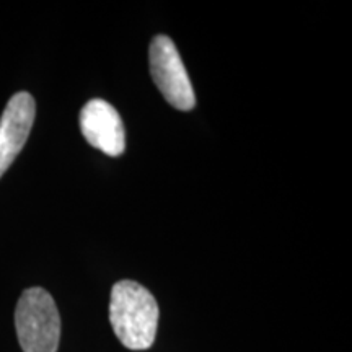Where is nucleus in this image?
I'll return each mask as SVG.
<instances>
[{
	"mask_svg": "<svg viewBox=\"0 0 352 352\" xmlns=\"http://www.w3.org/2000/svg\"><path fill=\"white\" fill-rule=\"evenodd\" d=\"M158 303L144 285L134 280L114 284L109 300V321L122 346L131 351L152 347L158 328Z\"/></svg>",
	"mask_w": 352,
	"mask_h": 352,
	"instance_id": "obj_1",
	"label": "nucleus"
},
{
	"mask_svg": "<svg viewBox=\"0 0 352 352\" xmlns=\"http://www.w3.org/2000/svg\"><path fill=\"white\" fill-rule=\"evenodd\" d=\"M80 129L91 147L109 157H120L126 148V132L120 113L108 101L90 100L80 111Z\"/></svg>",
	"mask_w": 352,
	"mask_h": 352,
	"instance_id": "obj_4",
	"label": "nucleus"
},
{
	"mask_svg": "<svg viewBox=\"0 0 352 352\" xmlns=\"http://www.w3.org/2000/svg\"><path fill=\"white\" fill-rule=\"evenodd\" d=\"M15 328L23 352H57L60 316L47 290L33 287L21 294L15 310Z\"/></svg>",
	"mask_w": 352,
	"mask_h": 352,
	"instance_id": "obj_2",
	"label": "nucleus"
},
{
	"mask_svg": "<svg viewBox=\"0 0 352 352\" xmlns=\"http://www.w3.org/2000/svg\"><path fill=\"white\" fill-rule=\"evenodd\" d=\"M36 104L26 91L13 95L0 118V178L10 168L32 132Z\"/></svg>",
	"mask_w": 352,
	"mask_h": 352,
	"instance_id": "obj_5",
	"label": "nucleus"
},
{
	"mask_svg": "<svg viewBox=\"0 0 352 352\" xmlns=\"http://www.w3.org/2000/svg\"><path fill=\"white\" fill-rule=\"evenodd\" d=\"M153 82L171 107L182 111L195 108L196 95L175 43L165 34L153 38L148 47Z\"/></svg>",
	"mask_w": 352,
	"mask_h": 352,
	"instance_id": "obj_3",
	"label": "nucleus"
}]
</instances>
